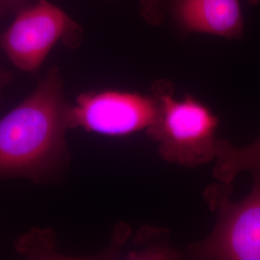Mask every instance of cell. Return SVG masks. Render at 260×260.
<instances>
[{
    "label": "cell",
    "instance_id": "obj_4",
    "mask_svg": "<svg viewBox=\"0 0 260 260\" xmlns=\"http://www.w3.org/2000/svg\"><path fill=\"white\" fill-rule=\"evenodd\" d=\"M159 103L152 96L105 90L80 94L69 111L71 127L121 137L150 128L157 120Z\"/></svg>",
    "mask_w": 260,
    "mask_h": 260
},
{
    "label": "cell",
    "instance_id": "obj_2",
    "mask_svg": "<svg viewBox=\"0 0 260 260\" xmlns=\"http://www.w3.org/2000/svg\"><path fill=\"white\" fill-rule=\"evenodd\" d=\"M165 84L156 86L159 103L155 123L147 130L158 144L160 156L170 163L185 167L204 165L216 157L218 117L191 95L174 98Z\"/></svg>",
    "mask_w": 260,
    "mask_h": 260
},
{
    "label": "cell",
    "instance_id": "obj_8",
    "mask_svg": "<svg viewBox=\"0 0 260 260\" xmlns=\"http://www.w3.org/2000/svg\"><path fill=\"white\" fill-rule=\"evenodd\" d=\"M10 79H11L10 73L0 69V98H1L2 90L4 89V87H5L7 84L9 83Z\"/></svg>",
    "mask_w": 260,
    "mask_h": 260
},
{
    "label": "cell",
    "instance_id": "obj_3",
    "mask_svg": "<svg viewBox=\"0 0 260 260\" xmlns=\"http://www.w3.org/2000/svg\"><path fill=\"white\" fill-rule=\"evenodd\" d=\"M251 192L240 202L230 195L233 184L208 187L207 204L217 211V223L204 241L189 248L191 256L201 259L260 260V171L252 172Z\"/></svg>",
    "mask_w": 260,
    "mask_h": 260
},
{
    "label": "cell",
    "instance_id": "obj_5",
    "mask_svg": "<svg viewBox=\"0 0 260 260\" xmlns=\"http://www.w3.org/2000/svg\"><path fill=\"white\" fill-rule=\"evenodd\" d=\"M79 27L63 10L47 0L19 13L1 37L13 65L26 73L40 69L57 42L78 33Z\"/></svg>",
    "mask_w": 260,
    "mask_h": 260
},
{
    "label": "cell",
    "instance_id": "obj_7",
    "mask_svg": "<svg viewBox=\"0 0 260 260\" xmlns=\"http://www.w3.org/2000/svg\"><path fill=\"white\" fill-rule=\"evenodd\" d=\"M214 177L221 183L233 184L243 172L260 171V137L248 146L237 148L226 140H218Z\"/></svg>",
    "mask_w": 260,
    "mask_h": 260
},
{
    "label": "cell",
    "instance_id": "obj_9",
    "mask_svg": "<svg viewBox=\"0 0 260 260\" xmlns=\"http://www.w3.org/2000/svg\"><path fill=\"white\" fill-rule=\"evenodd\" d=\"M250 5L252 6H255V5H258L260 3V0H246Z\"/></svg>",
    "mask_w": 260,
    "mask_h": 260
},
{
    "label": "cell",
    "instance_id": "obj_6",
    "mask_svg": "<svg viewBox=\"0 0 260 260\" xmlns=\"http://www.w3.org/2000/svg\"><path fill=\"white\" fill-rule=\"evenodd\" d=\"M150 22H169L179 31L229 40L244 34L241 0H143Z\"/></svg>",
    "mask_w": 260,
    "mask_h": 260
},
{
    "label": "cell",
    "instance_id": "obj_1",
    "mask_svg": "<svg viewBox=\"0 0 260 260\" xmlns=\"http://www.w3.org/2000/svg\"><path fill=\"white\" fill-rule=\"evenodd\" d=\"M71 105L52 68L35 91L0 119V178L44 180L68 156L65 134Z\"/></svg>",
    "mask_w": 260,
    "mask_h": 260
}]
</instances>
